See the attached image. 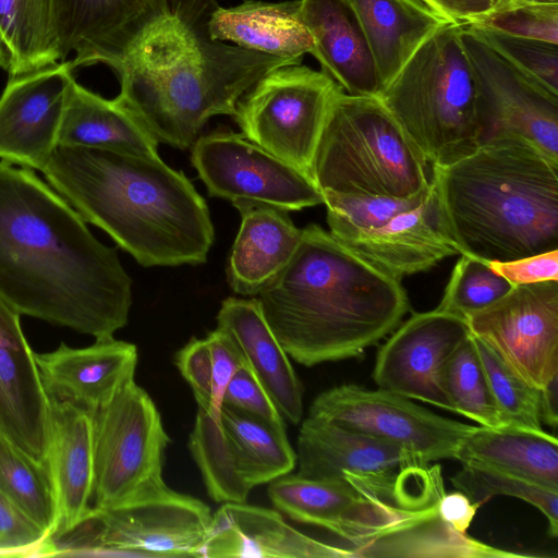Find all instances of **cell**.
Wrapping results in <instances>:
<instances>
[{
    "mask_svg": "<svg viewBox=\"0 0 558 558\" xmlns=\"http://www.w3.org/2000/svg\"><path fill=\"white\" fill-rule=\"evenodd\" d=\"M0 296L20 315L96 340L123 328L132 305L117 251L34 170L1 160Z\"/></svg>",
    "mask_w": 558,
    "mask_h": 558,
    "instance_id": "6da1fadb",
    "label": "cell"
},
{
    "mask_svg": "<svg viewBox=\"0 0 558 558\" xmlns=\"http://www.w3.org/2000/svg\"><path fill=\"white\" fill-rule=\"evenodd\" d=\"M41 172L86 222L140 265L207 260L215 240L207 203L159 156L58 146Z\"/></svg>",
    "mask_w": 558,
    "mask_h": 558,
    "instance_id": "7a4b0ae2",
    "label": "cell"
},
{
    "mask_svg": "<svg viewBox=\"0 0 558 558\" xmlns=\"http://www.w3.org/2000/svg\"><path fill=\"white\" fill-rule=\"evenodd\" d=\"M256 298L284 351L304 366L359 356L410 308L400 279L315 223L302 229L292 257Z\"/></svg>",
    "mask_w": 558,
    "mask_h": 558,
    "instance_id": "3957f363",
    "label": "cell"
},
{
    "mask_svg": "<svg viewBox=\"0 0 558 558\" xmlns=\"http://www.w3.org/2000/svg\"><path fill=\"white\" fill-rule=\"evenodd\" d=\"M216 0H171L157 24L114 71L117 98L158 142L185 149L207 121L235 113L239 100L289 60L214 39Z\"/></svg>",
    "mask_w": 558,
    "mask_h": 558,
    "instance_id": "277c9868",
    "label": "cell"
},
{
    "mask_svg": "<svg viewBox=\"0 0 558 558\" xmlns=\"http://www.w3.org/2000/svg\"><path fill=\"white\" fill-rule=\"evenodd\" d=\"M430 184L459 254L507 262L558 248V163L498 135L445 166Z\"/></svg>",
    "mask_w": 558,
    "mask_h": 558,
    "instance_id": "5b68a950",
    "label": "cell"
},
{
    "mask_svg": "<svg viewBox=\"0 0 558 558\" xmlns=\"http://www.w3.org/2000/svg\"><path fill=\"white\" fill-rule=\"evenodd\" d=\"M461 28L448 22L436 29L377 96L430 166L453 162L486 140Z\"/></svg>",
    "mask_w": 558,
    "mask_h": 558,
    "instance_id": "8992f818",
    "label": "cell"
},
{
    "mask_svg": "<svg viewBox=\"0 0 558 558\" xmlns=\"http://www.w3.org/2000/svg\"><path fill=\"white\" fill-rule=\"evenodd\" d=\"M427 165L377 96L336 92L312 162L322 193L412 197L430 186Z\"/></svg>",
    "mask_w": 558,
    "mask_h": 558,
    "instance_id": "52a82bcc",
    "label": "cell"
},
{
    "mask_svg": "<svg viewBox=\"0 0 558 558\" xmlns=\"http://www.w3.org/2000/svg\"><path fill=\"white\" fill-rule=\"evenodd\" d=\"M329 232L361 258L400 279L459 254L446 233L432 184L412 197L323 192Z\"/></svg>",
    "mask_w": 558,
    "mask_h": 558,
    "instance_id": "ba28073f",
    "label": "cell"
},
{
    "mask_svg": "<svg viewBox=\"0 0 558 558\" xmlns=\"http://www.w3.org/2000/svg\"><path fill=\"white\" fill-rule=\"evenodd\" d=\"M213 513L167 484L109 509L92 508L71 532L54 536V556L202 557Z\"/></svg>",
    "mask_w": 558,
    "mask_h": 558,
    "instance_id": "9c48e42d",
    "label": "cell"
},
{
    "mask_svg": "<svg viewBox=\"0 0 558 558\" xmlns=\"http://www.w3.org/2000/svg\"><path fill=\"white\" fill-rule=\"evenodd\" d=\"M93 417V506L109 509L162 486L170 438L149 395L135 380Z\"/></svg>",
    "mask_w": 558,
    "mask_h": 558,
    "instance_id": "30bf717a",
    "label": "cell"
},
{
    "mask_svg": "<svg viewBox=\"0 0 558 558\" xmlns=\"http://www.w3.org/2000/svg\"><path fill=\"white\" fill-rule=\"evenodd\" d=\"M325 72L286 64L265 74L238 102L242 134L312 177L314 154L336 92Z\"/></svg>",
    "mask_w": 558,
    "mask_h": 558,
    "instance_id": "8fae6325",
    "label": "cell"
},
{
    "mask_svg": "<svg viewBox=\"0 0 558 558\" xmlns=\"http://www.w3.org/2000/svg\"><path fill=\"white\" fill-rule=\"evenodd\" d=\"M187 447L207 494L220 504L246 502L255 486L296 463L286 430L225 404L219 420L198 408Z\"/></svg>",
    "mask_w": 558,
    "mask_h": 558,
    "instance_id": "7c38bea8",
    "label": "cell"
},
{
    "mask_svg": "<svg viewBox=\"0 0 558 558\" xmlns=\"http://www.w3.org/2000/svg\"><path fill=\"white\" fill-rule=\"evenodd\" d=\"M191 161L210 196L233 206L257 203L287 211L324 204L313 178L242 133L218 129L195 140Z\"/></svg>",
    "mask_w": 558,
    "mask_h": 558,
    "instance_id": "4fadbf2b",
    "label": "cell"
},
{
    "mask_svg": "<svg viewBox=\"0 0 558 558\" xmlns=\"http://www.w3.org/2000/svg\"><path fill=\"white\" fill-rule=\"evenodd\" d=\"M308 415L399 445L428 463L456 459L460 444L474 428L398 393L353 384L318 395Z\"/></svg>",
    "mask_w": 558,
    "mask_h": 558,
    "instance_id": "5bb4252c",
    "label": "cell"
},
{
    "mask_svg": "<svg viewBox=\"0 0 558 558\" xmlns=\"http://www.w3.org/2000/svg\"><path fill=\"white\" fill-rule=\"evenodd\" d=\"M461 41L474 75L486 140L505 135L558 163V96L494 50L470 25Z\"/></svg>",
    "mask_w": 558,
    "mask_h": 558,
    "instance_id": "9a60e30c",
    "label": "cell"
},
{
    "mask_svg": "<svg viewBox=\"0 0 558 558\" xmlns=\"http://www.w3.org/2000/svg\"><path fill=\"white\" fill-rule=\"evenodd\" d=\"M465 320L471 335L535 388L558 374V281L512 286Z\"/></svg>",
    "mask_w": 558,
    "mask_h": 558,
    "instance_id": "2e32d148",
    "label": "cell"
},
{
    "mask_svg": "<svg viewBox=\"0 0 558 558\" xmlns=\"http://www.w3.org/2000/svg\"><path fill=\"white\" fill-rule=\"evenodd\" d=\"M471 335L466 320L438 310L415 313L380 347L373 372L378 388L450 411L444 371Z\"/></svg>",
    "mask_w": 558,
    "mask_h": 558,
    "instance_id": "e0dca14e",
    "label": "cell"
},
{
    "mask_svg": "<svg viewBox=\"0 0 558 558\" xmlns=\"http://www.w3.org/2000/svg\"><path fill=\"white\" fill-rule=\"evenodd\" d=\"M171 11V0H53L61 62L114 72Z\"/></svg>",
    "mask_w": 558,
    "mask_h": 558,
    "instance_id": "ac0fdd59",
    "label": "cell"
},
{
    "mask_svg": "<svg viewBox=\"0 0 558 558\" xmlns=\"http://www.w3.org/2000/svg\"><path fill=\"white\" fill-rule=\"evenodd\" d=\"M71 61L10 76L0 96V160L43 171L58 135L73 76Z\"/></svg>",
    "mask_w": 558,
    "mask_h": 558,
    "instance_id": "d6986e66",
    "label": "cell"
},
{
    "mask_svg": "<svg viewBox=\"0 0 558 558\" xmlns=\"http://www.w3.org/2000/svg\"><path fill=\"white\" fill-rule=\"evenodd\" d=\"M298 475L343 481L351 474L377 484L393 483L428 463L393 442L307 416L296 440Z\"/></svg>",
    "mask_w": 558,
    "mask_h": 558,
    "instance_id": "ffe728a7",
    "label": "cell"
},
{
    "mask_svg": "<svg viewBox=\"0 0 558 558\" xmlns=\"http://www.w3.org/2000/svg\"><path fill=\"white\" fill-rule=\"evenodd\" d=\"M20 316L0 296V434L46 462L49 397Z\"/></svg>",
    "mask_w": 558,
    "mask_h": 558,
    "instance_id": "44dd1931",
    "label": "cell"
},
{
    "mask_svg": "<svg viewBox=\"0 0 558 558\" xmlns=\"http://www.w3.org/2000/svg\"><path fill=\"white\" fill-rule=\"evenodd\" d=\"M35 359L49 398L93 415L134 381L137 348L112 337L84 348L61 342L53 351L35 353Z\"/></svg>",
    "mask_w": 558,
    "mask_h": 558,
    "instance_id": "7402d4cb",
    "label": "cell"
},
{
    "mask_svg": "<svg viewBox=\"0 0 558 558\" xmlns=\"http://www.w3.org/2000/svg\"><path fill=\"white\" fill-rule=\"evenodd\" d=\"M202 557L353 558V554L302 533L278 510L223 502L213 514Z\"/></svg>",
    "mask_w": 558,
    "mask_h": 558,
    "instance_id": "603a6c76",
    "label": "cell"
},
{
    "mask_svg": "<svg viewBox=\"0 0 558 558\" xmlns=\"http://www.w3.org/2000/svg\"><path fill=\"white\" fill-rule=\"evenodd\" d=\"M275 508L289 519L328 531L354 557L374 541L376 520L372 504L345 481H323L286 474L267 489Z\"/></svg>",
    "mask_w": 558,
    "mask_h": 558,
    "instance_id": "cb8c5ba5",
    "label": "cell"
},
{
    "mask_svg": "<svg viewBox=\"0 0 558 558\" xmlns=\"http://www.w3.org/2000/svg\"><path fill=\"white\" fill-rule=\"evenodd\" d=\"M46 463L58 510V526L52 536H60L80 525L92 510L93 417L88 412L49 398Z\"/></svg>",
    "mask_w": 558,
    "mask_h": 558,
    "instance_id": "d4e9b609",
    "label": "cell"
},
{
    "mask_svg": "<svg viewBox=\"0 0 558 558\" xmlns=\"http://www.w3.org/2000/svg\"><path fill=\"white\" fill-rule=\"evenodd\" d=\"M217 328L231 338L243 364L262 384L283 420L299 424L303 413L302 385L258 299H225L217 314Z\"/></svg>",
    "mask_w": 558,
    "mask_h": 558,
    "instance_id": "484cf974",
    "label": "cell"
},
{
    "mask_svg": "<svg viewBox=\"0 0 558 558\" xmlns=\"http://www.w3.org/2000/svg\"><path fill=\"white\" fill-rule=\"evenodd\" d=\"M301 15L314 41L311 54L323 72L349 95L378 96L368 44L345 0H301Z\"/></svg>",
    "mask_w": 558,
    "mask_h": 558,
    "instance_id": "4316f807",
    "label": "cell"
},
{
    "mask_svg": "<svg viewBox=\"0 0 558 558\" xmlns=\"http://www.w3.org/2000/svg\"><path fill=\"white\" fill-rule=\"evenodd\" d=\"M241 226L234 240L227 278L233 292L257 295L288 264L300 242L302 229L289 211L257 203L234 206Z\"/></svg>",
    "mask_w": 558,
    "mask_h": 558,
    "instance_id": "83f0119b",
    "label": "cell"
},
{
    "mask_svg": "<svg viewBox=\"0 0 558 558\" xmlns=\"http://www.w3.org/2000/svg\"><path fill=\"white\" fill-rule=\"evenodd\" d=\"M209 32L214 39L231 41L295 64L314 49L313 38L301 15V0H246L231 8L218 5L209 19Z\"/></svg>",
    "mask_w": 558,
    "mask_h": 558,
    "instance_id": "f1b7e54d",
    "label": "cell"
},
{
    "mask_svg": "<svg viewBox=\"0 0 558 558\" xmlns=\"http://www.w3.org/2000/svg\"><path fill=\"white\" fill-rule=\"evenodd\" d=\"M368 44L379 93L416 49L450 22L417 0H345Z\"/></svg>",
    "mask_w": 558,
    "mask_h": 558,
    "instance_id": "f546056e",
    "label": "cell"
},
{
    "mask_svg": "<svg viewBox=\"0 0 558 558\" xmlns=\"http://www.w3.org/2000/svg\"><path fill=\"white\" fill-rule=\"evenodd\" d=\"M158 141L117 97L106 99L72 82L58 146L86 147L143 156H159Z\"/></svg>",
    "mask_w": 558,
    "mask_h": 558,
    "instance_id": "4dcf8cb0",
    "label": "cell"
},
{
    "mask_svg": "<svg viewBox=\"0 0 558 558\" xmlns=\"http://www.w3.org/2000/svg\"><path fill=\"white\" fill-rule=\"evenodd\" d=\"M456 460L558 490V440L544 429L474 426Z\"/></svg>",
    "mask_w": 558,
    "mask_h": 558,
    "instance_id": "1f68e13d",
    "label": "cell"
},
{
    "mask_svg": "<svg viewBox=\"0 0 558 558\" xmlns=\"http://www.w3.org/2000/svg\"><path fill=\"white\" fill-rule=\"evenodd\" d=\"M58 62L53 0H0V68L17 76Z\"/></svg>",
    "mask_w": 558,
    "mask_h": 558,
    "instance_id": "d6a6232c",
    "label": "cell"
},
{
    "mask_svg": "<svg viewBox=\"0 0 558 558\" xmlns=\"http://www.w3.org/2000/svg\"><path fill=\"white\" fill-rule=\"evenodd\" d=\"M199 409L219 420L226 388L244 364L231 338L216 328L205 338H192L174 356Z\"/></svg>",
    "mask_w": 558,
    "mask_h": 558,
    "instance_id": "836d02e7",
    "label": "cell"
},
{
    "mask_svg": "<svg viewBox=\"0 0 558 558\" xmlns=\"http://www.w3.org/2000/svg\"><path fill=\"white\" fill-rule=\"evenodd\" d=\"M0 493L49 536L56 533L58 510L47 463L36 460L1 434Z\"/></svg>",
    "mask_w": 558,
    "mask_h": 558,
    "instance_id": "e575fe53",
    "label": "cell"
},
{
    "mask_svg": "<svg viewBox=\"0 0 558 558\" xmlns=\"http://www.w3.org/2000/svg\"><path fill=\"white\" fill-rule=\"evenodd\" d=\"M442 381L451 412L483 427L504 426L472 335L448 360Z\"/></svg>",
    "mask_w": 558,
    "mask_h": 558,
    "instance_id": "d590c367",
    "label": "cell"
},
{
    "mask_svg": "<svg viewBox=\"0 0 558 558\" xmlns=\"http://www.w3.org/2000/svg\"><path fill=\"white\" fill-rule=\"evenodd\" d=\"M453 487L480 507L495 496H509L538 509L548 522L550 536L558 535V490L483 466L462 464L450 477Z\"/></svg>",
    "mask_w": 558,
    "mask_h": 558,
    "instance_id": "8d00e7d4",
    "label": "cell"
},
{
    "mask_svg": "<svg viewBox=\"0 0 558 558\" xmlns=\"http://www.w3.org/2000/svg\"><path fill=\"white\" fill-rule=\"evenodd\" d=\"M472 337L502 425L543 429L539 389L525 381L487 343Z\"/></svg>",
    "mask_w": 558,
    "mask_h": 558,
    "instance_id": "74e56055",
    "label": "cell"
},
{
    "mask_svg": "<svg viewBox=\"0 0 558 558\" xmlns=\"http://www.w3.org/2000/svg\"><path fill=\"white\" fill-rule=\"evenodd\" d=\"M460 255L437 308L466 319L504 296L512 284L488 262Z\"/></svg>",
    "mask_w": 558,
    "mask_h": 558,
    "instance_id": "f35d334b",
    "label": "cell"
},
{
    "mask_svg": "<svg viewBox=\"0 0 558 558\" xmlns=\"http://www.w3.org/2000/svg\"><path fill=\"white\" fill-rule=\"evenodd\" d=\"M468 25L510 63L558 96V45Z\"/></svg>",
    "mask_w": 558,
    "mask_h": 558,
    "instance_id": "ab89813d",
    "label": "cell"
},
{
    "mask_svg": "<svg viewBox=\"0 0 558 558\" xmlns=\"http://www.w3.org/2000/svg\"><path fill=\"white\" fill-rule=\"evenodd\" d=\"M500 33L558 45V3L511 0L471 23Z\"/></svg>",
    "mask_w": 558,
    "mask_h": 558,
    "instance_id": "60d3db41",
    "label": "cell"
},
{
    "mask_svg": "<svg viewBox=\"0 0 558 558\" xmlns=\"http://www.w3.org/2000/svg\"><path fill=\"white\" fill-rule=\"evenodd\" d=\"M0 548L14 557L53 556L52 538L0 493Z\"/></svg>",
    "mask_w": 558,
    "mask_h": 558,
    "instance_id": "b9f144b4",
    "label": "cell"
},
{
    "mask_svg": "<svg viewBox=\"0 0 558 558\" xmlns=\"http://www.w3.org/2000/svg\"><path fill=\"white\" fill-rule=\"evenodd\" d=\"M222 404L286 430V421L255 375L245 365L229 381Z\"/></svg>",
    "mask_w": 558,
    "mask_h": 558,
    "instance_id": "7bdbcfd3",
    "label": "cell"
},
{
    "mask_svg": "<svg viewBox=\"0 0 558 558\" xmlns=\"http://www.w3.org/2000/svg\"><path fill=\"white\" fill-rule=\"evenodd\" d=\"M512 286L558 281V248L507 262H488Z\"/></svg>",
    "mask_w": 558,
    "mask_h": 558,
    "instance_id": "ee69618b",
    "label": "cell"
},
{
    "mask_svg": "<svg viewBox=\"0 0 558 558\" xmlns=\"http://www.w3.org/2000/svg\"><path fill=\"white\" fill-rule=\"evenodd\" d=\"M432 11L458 24H471L511 0H417Z\"/></svg>",
    "mask_w": 558,
    "mask_h": 558,
    "instance_id": "f6af8a7d",
    "label": "cell"
},
{
    "mask_svg": "<svg viewBox=\"0 0 558 558\" xmlns=\"http://www.w3.org/2000/svg\"><path fill=\"white\" fill-rule=\"evenodd\" d=\"M480 506L462 492L445 493L437 506L439 518L459 533H466Z\"/></svg>",
    "mask_w": 558,
    "mask_h": 558,
    "instance_id": "bcb514c9",
    "label": "cell"
},
{
    "mask_svg": "<svg viewBox=\"0 0 558 558\" xmlns=\"http://www.w3.org/2000/svg\"><path fill=\"white\" fill-rule=\"evenodd\" d=\"M539 415L542 423L556 428L558 424V374L539 389Z\"/></svg>",
    "mask_w": 558,
    "mask_h": 558,
    "instance_id": "7dc6e473",
    "label": "cell"
},
{
    "mask_svg": "<svg viewBox=\"0 0 558 558\" xmlns=\"http://www.w3.org/2000/svg\"><path fill=\"white\" fill-rule=\"evenodd\" d=\"M530 3H558V0H518Z\"/></svg>",
    "mask_w": 558,
    "mask_h": 558,
    "instance_id": "c3c4849f",
    "label": "cell"
}]
</instances>
